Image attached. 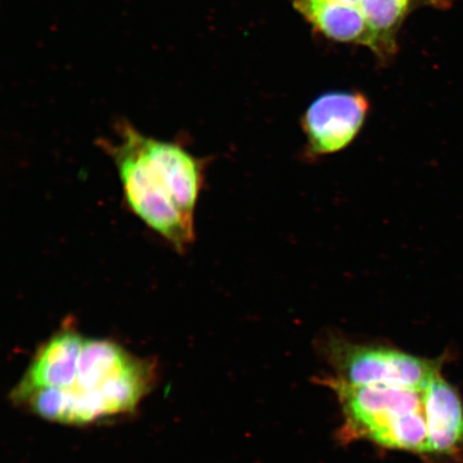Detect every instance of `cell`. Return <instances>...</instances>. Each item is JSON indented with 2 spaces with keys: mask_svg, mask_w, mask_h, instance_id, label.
<instances>
[{
  "mask_svg": "<svg viewBox=\"0 0 463 463\" xmlns=\"http://www.w3.org/2000/svg\"><path fill=\"white\" fill-rule=\"evenodd\" d=\"M337 396L347 438L367 439L380 447L430 457L425 387L352 386L324 379Z\"/></svg>",
  "mask_w": 463,
  "mask_h": 463,
  "instance_id": "cell-1",
  "label": "cell"
},
{
  "mask_svg": "<svg viewBox=\"0 0 463 463\" xmlns=\"http://www.w3.org/2000/svg\"><path fill=\"white\" fill-rule=\"evenodd\" d=\"M318 353L335 373L334 378L357 386L422 389L442 372L448 355L424 358L378 341H361L327 329L317 340Z\"/></svg>",
  "mask_w": 463,
  "mask_h": 463,
  "instance_id": "cell-2",
  "label": "cell"
},
{
  "mask_svg": "<svg viewBox=\"0 0 463 463\" xmlns=\"http://www.w3.org/2000/svg\"><path fill=\"white\" fill-rule=\"evenodd\" d=\"M119 144H108L131 211L179 251L194 240V219L179 211L138 144V131L120 127Z\"/></svg>",
  "mask_w": 463,
  "mask_h": 463,
  "instance_id": "cell-3",
  "label": "cell"
},
{
  "mask_svg": "<svg viewBox=\"0 0 463 463\" xmlns=\"http://www.w3.org/2000/svg\"><path fill=\"white\" fill-rule=\"evenodd\" d=\"M137 361V358L112 341L85 339L77 380L71 390H60L58 420L67 424H86L111 415L104 396V386Z\"/></svg>",
  "mask_w": 463,
  "mask_h": 463,
  "instance_id": "cell-4",
  "label": "cell"
},
{
  "mask_svg": "<svg viewBox=\"0 0 463 463\" xmlns=\"http://www.w3.org/2000/svg\"><path fill=\"white\" fill-rule=\"evenodd\" d=\"M368 112L366 97L355 92L335 91L318 97L302 118L303 159L315 164L349 147L360 135Z\"/></svg>",
  "mask_w": 463,
  "mask_h": 463,
  "instance_id": "cell-5",
  "label": "cell"
},
{
  "mask_svg": "<svg viewBox=\"0 0 463 463\" xmlns=\"http://www.w3.org/2000/svg\"><path fill=\"white\" fill-rule=\"evenodd\" d=\"M137 138L145 158L173 202L184 215L194 219L204 182V164L179 144L156 140L140 132Z\"/></svg>",
  "mask_w": 463,
  "mask_h": 463,
  "instance_id": "cell-6",
  "label": "cell"
},
{
  "mask_svg": "<svg viewBox=\"0 0 463 463\" xmlns=\"http://www.w3.org/2000/svg\"><path fill=\"white\" fill-rule=\"evenodd\" d=\"M85 338L71 327L52 335L28 367L13 397L20 402L40 390H71L77 380L80 352Z\"/></svg>",
  "mask_w": 463,
  "mask_h": 463,
  "instance_id": "cell-7",
  "label": "cell"
},
{
  "mask_svg": "<svg viewBox=\"0 0 463 463\" xmlns=\"http://www.w3.org/2000/svg\"><path fill=\"white\" fill-rule=\"evenodd\" d=\"M430 457L463 463V399L458 390L437 373L425 387Z\"/></svg>",
  "mask_w": 463,
  "mask_h": 463,
  "instance_id": "cell-8",
  "label": "cell"
},
{
  "mask_svg": "<svg viewBox=\"0 0 463 463\" xmlns=\"http://www.w3.org/2000/svg\"><path fill=\"white\" fill-rule=\"evenodd\" d=\"M294 5L324 36L381 52L361 7L335 0H294Z\"/></svg>",
  "mask_w": 463,
  "mask_h": 463,
  "instance_id": "cell-9",
  "label": "cell"
},
{
  "mask_svg": "<svg viewBox=\"0 0 463 463\" xmlns=\"http://www.w3.org/2000/svg\"><path fill=\"white\" fill-rule=\"evenodd\" d=\"M410 2L411 0H362L361 9L378 40L381 52L392 50L393 34L407 14Z\"/></svg>",
  "mask_w": 463,
  "mask_h": 463,
  "instance_id": "cell-10",
  "label": "cell"
},
{
  "mask_svg": "<svg viewBox=\"0 0 463 463\" xmlns=\"http://www.w3.org/2000/svg\"><path fill=\"white\" fill-rule=\"evenodd\" d=\"M335 2L351 5H357V7H361L362 0H335Z\"/></svg>",
  "mask_w": 463,
  "mask_h": 463,
  "instance_id": "cell-11",
  "label": "cell"
}]
</instances>
